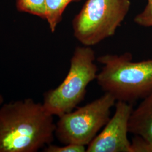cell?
Listing matches in <instances>:
<instances>
[{
	"mask_svg": "<svg viewBox=\"0 0 152 152\" xmlns=\"http://www.w3.org/2000/svg\"><path fill=\"white\" fill-rule=\"evenodd\" d=\"M56 124L42 103L32 99L0 108V152H36L51 144Z\"/></svg>",
	"mask_w": 152,
	"mask_h": 152,
	"instance_id": "6da1fadb",
	"label": "cell"
},
{
	"mask_svg": "<svg viewBox=\"0 0 152 152\" xmlns=\"http://www.w3.org/2000/svg\"><path fill=\"white\" fill-rule=\"evenodd\" d=\"M102 65L98 85L117 101L133 103L152 94V58L134 61L129 53L105 54L97 58Z\"/></svg>",
	"mask_w": 152,
	"mask_h": 152,
	"instance_id": "7a4b0ae2",
	"label": "cell"
},
{
	"mask_svg": "<svg viewBox=\"0 0 152 152\" xmlns=\"http://www.w3.org/2000/svg\"><path fill=\"white\" fill-rule=\"evenodd\" d=\"M95 60V51L91 47L76 48L64 80L58 87L44 94L42 105L47 112L60 117L75 109L83 101L88 85L98 76Z\"/></svg>",
	"mask_w": 152,
	"mask_h": 152,
	"instance_id": "3957f363",
	"label": "cell"
},
{
	"mask_svg": "<svg viewBox=\"0 0 152 152\" xmlns=\"http://www.w3.org/2000/svg\"><path fill=\"white\" fill-rule=\"evenodd\" d=\"M130 6V0H87L72 21L75 37L91 47L114 36Z\"/></svg>",
	"mask_w": 152,
	"mask_h": 152,
	"instance_id": "277c9868",
	"label": "cell"
},
{
	"mask_svg": "<svg viewBox=\"0 0 152 152\" xmlns=\"http://www.w3.org/2000/svg\"><path fill=\"white\" fill-rule=\"evenodd\" d=\"M117 100L105 92L100 98L59 117L55 136L60 142L87 147L110 118Z\"/></svg>",
	"mask_w": 152,
	"mask_h": 152,
	"instance_id": "5b68a950",
	"label": "cell"
},
{
	"mask_svg": "<svg viewBox=\"0 0 152 152\" xmlns=\"http://www.w3.org/2000/svg\"><path fill=\"white\" fill-rule=\"evenodd\" d=\"M133 109L131 103L117 101L113 115L87 145L86 152H131V141L127 135Z\"/></svg>",
	"mask_w": 152,
	"mask_h": 152,
	"instance_id": "8992f818",
	"label": "cell"
},
{
	"mask_svg": "<svg viewBox=\"0 0 152 152\" xmlns=\"http://www.w3.org/2000/svg\"><path fill=\"white\" fill-rule=\"evenodd\" d=\"M129 132L152 142V94L142 99L137 107L133 109L129 121Z\"/></svg>",
	"mask_w": 152,
	"mask_h": 152,
	"instance_id": "52a82bcc",
	"label": "cell"
},
{
	"mask_svg": "<svg viewBox=\"0 0 152 152\" xmlns=\"http://www.w3.org/2000/svg\"><path fill=\"white\" fill-rule=\"evenodd\" d=\"M80 0H45L46 19L51 32L54 33L60 23L64 11L71 2Z\"/></svg>",
	"mask_w": 152,
	"mask_h": 152,
	"instance_id": "ba28073f",
	"label": "cell"
},
{
	"mask_svg": "<svg viewBox=\"0 0 152 152\" xmlns=\"http://www.w3.org/2000/svg\"><path fill=\"white\" fill-rule=\"evenodd\" d=\"M18 10L46 19L45 0H16Z\"/></svg>",
	"mask_w": 152,
	"mask_h": 152,
	"instance_id": "9c48e42d",
	"label": "cell"
},
{
	"mask_svg": "<svg viewBox=\"0 0 152 152\" xmlns=\"http://www.w3.org/2000/svg\"><path fill=\"white\" fill-rule=\"evenodd\" d=\"M134 21L142 27H152V0H148L144 9L135 16Z\"/></svg>",
	"mask_w": 152,
	"mask_h": 152,
	"instance_id": "30bf717a",
	"label": "cell"
},
{
	"mask_svg": "<svg viewBox=\"0 0 152 152\" xmlns=\"http://www.w3.org/2000/svg\"><path fill=\"white\" fill-rule=\"evenodd\" d=\"M87 147L76 144H65L63 146H58L51 144L47 145L44 149L45 152H85Z\"/></svg>",
	"mask_w": 152,
	"mask_h": 152,
	"instance_id": "8fae6325",
	"label": "cell"
},
{
	"mask_svg": "<svg viewBox=\"0 0 152 152\" xmlns=\"http://www.w3.org/2000/svg\"><path fill=\"white\" fill-rule=\"evenodd\" d=\"M131 152H152V142L135 136L131 141Z\"/></svg>",
	"mask_w": 152,
	"mask_h": 152,
	"instance_id": "7c38bea8",
	"label": "cell"
},
{
	"mask_svg": "<svg viewBox=\"0 0 152 152\" xmlns=\"http://www.w3.org/2000/svg\"><path fill=\"white\" fill-rule=\"evenodd\" d=\"M4 101V99L3 98L2 95L1 94H0V105L3 104Z\"/></svg>",
	"mask_w": 152,
	"mask_h": 152,
	"instance_id": "4fadbf2b",
	"label": "cell"
}]
</instances>
